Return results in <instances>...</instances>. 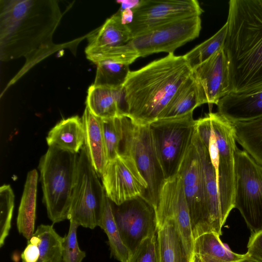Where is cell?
<instances>
[{
    "label": "cell",
    "mask_w": 262,
    "mask_h": 262,
    "mask_svg": "<svg viewBox=\"0 0 262 262\" xmlns=\"http://www.w3.org/2000/svg\"><path fill=\"white\" fill-rule=\"evenodd\" d=\"M132 39L128 27L122 23L118 10L88 36L89 43L85 51L86 57L90 60L106 50L123 46Z\"/></svg>",
    "instance_id": "obj_18"
},
{
    "label": "cell",
    "mask_w": 262,
    "mask_h": 262,
    "mask_svg": "<svg viewBox=\"0 0 262 262\" xmlns=\"http://www.w3.org/2000/svg\"><path fill=\"white\" fill-rule=\"evenodd\" d=\"M227 33L226 23L214 35L184 55L190 68L192 69L201 64L223 48Z\"/></svg>",
    "instance_id": "obj_31"
},
{
    "label": "cell",
    "mask_w": 262,
    "mask_h": 262,
    "mask_svg": "<svg viewBox=\"0 0 262 262\" xmlns=\"http://www.w3.org/2000/svg\"><path fill=\"white\" fill-rule=\"evenodd\" d=\"M94 85L112 89L123 88L130 73L129 64L111 59L103 60L97 63Z\"/></svg>",
    "instance_id": "obj_30"
},
{
    "label": "cell",
    "mask_w": 262,
    "mask_h": 262,
    "mask_svg": "<svg viewBox=\"0 0 262 262\" xmlns=\"http://www.w3.org/2000/svg\"><path fill=\"white\" fill-rule=\"evenodd\" d=\"M82 121L84 131V145L93 167L101 178L108 161L101 118L94 115L86 106Z\"/></svg>",
    "instance_id": "obj_20"
},
{
    "label": "cell",
    "mask_w": 262,
    "mask_h": 262,
    "mask_svg": "<svg viewBox=\"0 0 262 262\" xmlns=\"http://www.w3.org/2000/svg\"><path fill=\"white\" fill-rule=\"evenodd\" d=\"M78 156L68 219L79 226L93 229L99 226L106 194L84 145Z\"/></svg>",
    "instance_id": "obj_8"
},
{
    "label": "cell",
    "mask_w": 262,
    "mask_h": 262,
    "mask_svg": "<svg viewBox=\"0 0 262 262\" xmlns=\"http://www.w3.org/2000/svg\"><path fill=\"white\" fill-rule=\"evenodd\" d=\"M193 112L160 118L149 124L166 179L177 173L180 162L191 143L196 122L193 117Z\"/></svg>",
    "instance_id": "obj_9"
},
{
    "label": "cell",
    "mask_w": 262,
    "mask_h": 262,
    "mask_svg": "<svg viewBox=\"0 0 262 262\" xmlns=\"http://www.w3.org/2000/svg\"><path fill=\"white\" fill-rule=\"evenodd\" d=\"M127 262H160L158 233L144 239Z\"/></svg>",
    "instance_id": "obj_34"
},
{
    "label": "cell",
    "mask_w": 262,
    "mask_h": 262,
    "mask_svg": "<svg viewBox=\"0 0 262 262\" xmlns=\"http://www.w3.org/2000/svg\"><path fill=\"white\" fill-rule=\"evenodd\" d=\"M62 14L56 1H0V57L6 61L24 57V67L13 84L35 64L62 45L53 35Z\"/></svg>",
    "instance_id": "obj_1"
},
{
    "label": "cell",
    "mask_w": 262,
    "mask_h": 262,
    "mask_svg": "<svg viewBox=\"0 0 262 262\" xmlns=\"http://www.w3.org/2000/svg\"><path fill=\"white\" fill-rule=\"evenodd\" d=\"M160 262H192L179 229L172 219H167L158 228Z\"/></svg>",
    "instance_id": "obj_21"
},
{
    "label": "cell",
    "mask_w": 262,
    "mask_h": 262,
    "mask_svg": "<svg viewBox=\"0 0 262 262\" xmlns=\"http://www.w3.org/2000/svg\"><path fill=\"white\" fill-rule=\"evenodd\" d=\"M234 204L251 234L262 230V165L238 147L234 152Z\"/></svg>",
    "instance_id": "obj_10"
},
{
    "label": "cell",
    "mask_w": 262,
    "mask_h": 262,
    "mask_svg": "<svg viewBox=\"0 0 262 262\" xmlns=\"http://www.w3.org/2000/svg\"><path fill=\"white\" fill-rule=\"evenodd\" d=\"M122 89H112L92 85L88 91L86 106L94 115L100 118L123 115Z\"/></svg>",
    "instance_id": "obj_24"
},
{
    "label": "cell",
    "mask_w": 262,
    "mask_h": 262,
    "mask_svg": "<svg viewBox=\"0 0 262 262\" xmlns=\"http://www.w3.org/2000/svg\"><path fill=\"white\" fill-rule=\"evenodd\" d=\"M201 27L199 16L169 22L133 38L122 50L132 62L154 53L174 54L177 49L197 38Z\"/></svg>",
    "instance_id": "obj_7"
},
{
    "label": "cell",
    "mask_w": 262,
    "mask_h": 262,
    "mask_svg": "<svg viewBox=\"0 0 262 262\" xmlns=\"http://www.w3.org/2000/svg\"><path fill=\"white\" fill-rule=\"evenodd\" d=\"M192 141L200 160L209 231V232H214L221 235L222 227L229 213L222 203L215 171L208 151L195 129Z\"/></svg>",
    "instance_id": "obj_16"
},
{
    "label": "cell",
    "mask_w": 262,
    "mask_h": 262,
    "mask_svg": "<svg viewBox=\"0 0 262 262\" xmlns=\"http://www.w3.org/2000/svg\"><path fill=\"white\" fill-rule=\"evenodd\" d=\"M232 123L236 142L262 165V116L251 120Z\"/></svg>",
    "instance_id": "obj_27"
},
{
    "label": "cell",
    "mask_w": 262,
    "mask_h": 262,
    "mask_svg": "<svg viewBox=\"0 0 262 262\" xmlns=\"http://www.w3.org/2000/svg\"><path fill=\"white\" fill-rule=\"evenodd\" d=\"M106 195L120 205L137 198H144L147 184L129 156L120 154L108 161L101 178Z\"/></svg>",
    "instance_id": "obj_13"
},
{
    "label": "cell",
    "mask_w": 262,
    "mask_h": 262,
    "mask_svg": "<svg viewBox=\"0 0 262 262\" xmlns=\"http://www.w3.org/2000/svg\"><path fill=\"white\" fill-rule=\"evenodd\" d=\"M195 130L208 151L225 208H234V152L237 148L233 123L217 113L196 120Z\"/></svg>",
    "instance_id": "obj_4"
},
{
    "label": "cell",
    "mask_w": 262,
    "mask_h": 262,
    "mask_svg": "<svg viewBox=\"0 0 262 262\" xmlns=\"http://www.w3.org/2000/svg\"><path fill=\"white\" fill-rule=\"evenodd\" d=\"M216 105L217 113L232 123L251 120L262 116V91L247 95L230 93Z\"/></svg>",
    "instance_id": "obj_19"
},
{
    "label": "cell",
    "mask_w": 262,
    "mask_h": 262,
    "mask_svg": "<svg viewBox=\"0 0 262 262\" xmlns=\"http://www.w3.org/2000/svg\"><path fill=\"white\" fill-rule=\"evenodd\" d=\"M191 74L192 69L184 55L174 54L130 71L122 89L123 115L141 125L160 119L178 90Z\"/></svg>",
    "instance_id": "obj_3"
},
{
    "label": "cell",
    "mask_w": 262,
    "mask_h": 262,
    "mask_svg": "<svg viewBox=\"0 0 262 262\" xmlns=\"http://www.w3.org/2000/svg\"><path fill=\"white\" fill-rule=\"evenodd\" d=\"M247 249L249 256L262 262V230L251 234Z\"/></svg>",
    "instance_id": "obj_35"
},
{
    "label": "cell",
    "mask_w": 262,
    "mask_h": 262,
    "mask_svg": "<svg viewBox=\"0 0 262 262\" xmlns=\"http://www.w3.org/2000/svg\"><path fill=\"white\" fill-rule=\"evenodd\" d=\"M39 251L37 245L28 240L27 245L20 257L23 262H37Z\"/></svg>",
    "instance_id": "obj_37"
},
{
    "label": "cell",
    "mask_w": 262,
    "mask_h": 262,
    "mask_svg": "<svg viewBox=\"0 0 262 262\" xmlns=\"http://www.w3.org/2000/svg\"><path fill=\"white\" fill-rule=\"evenodd\" d=\"M203 11L196 0H141L133 9V18L127 27L133 38L169 22L200 16Z\"/></svg>",
    "instance_id": "obj_12"
},
{
    "label": "cell",
    "mask_w": 262,
    "mask_h": 262,
    "mask_svg": "<svg viewBox=\"0 0 262 262\" xmlns=\"http://www.w3.org/2000/svg\"><path fill=\"white\" fill-rule=\"evenodd\" d=\"M122 116L111 118H101L108 161L114 159L120 154L123 135Z\"/></svg>",
    "instance_id": "obj_32"
},
{
    "label": "cell",
    "mask_w": 262,
    "mask_h": 262,
    "mask_svg": "<svg viewBox=\"0 0 262 262\" xmlns=\"http://www.w3.org/2000/svg\"><path fill=\"white\" fill-rule=\"evenodd\" d=\"M192 262H200L196 257H193Z\"/></svg>",
    "instance_id": "obj_43"
},
{
    "label": "cell",
    "mask_w": 262,
    "mask_h": 262,
    "mask_svg": "<svg viewBox=\"0 0 262 262\" xmlns=\"http://www.w3.org/2000/svg\"><path fill=\"white\" fill-rule=\"evenodd\" d=\"M86 256V253L79 247L73 249H62L61 262H82Z\"/></svg>",
    "instance_id": "obj_38"
},
{
    "label": "cell",
    "mask_w": 262,
    "mask_h": 262,
    "mask_svg": "<svg viewBox=\"0 0 262 262\" xmlns=\"http://www.w3.org/2000/svg\"><path fill=\"white\" fill-rule=\"evenodd\" d=\"M63 239L52 225L41 224L29 240L35 243L38 248L37 262H61Z\"/></svg>",
    "instance_id": "obj_28"
},
{
    "label": "cell",
    "mask_w": 262,
    "mask_h": 262,
    "mask_svg": "<svg viewBox=\"0 0 262 262\" xmlns=\"http://www.w3.org/2000/svg\"><path fill=\"white\" fill-rule=\"evenodd\" d=\"M14 194L10 185L0 188V247L5 244L11 227Z\"/></svg>",
    "instance_id": "obj_33"
},
{
    "label": "cell",
    "mask_w": 262,
    "mask_h": 262,
    "mask_svg": "<svg viewBox=\"0 0 262 262\" xmlns=\"http://www.w3.org/2000/svg\"><path fill=\"white\" fill-rule=\"evenodd\" d=\"M99 226L106 233L112 254L120 262H127L132 254L121 238L116 223L111 201L105 195Z\"/></svg>",
    "instance_id": "obj_29"
},
{
    "label": "cell",
    "mask_w": 262,
    "mask_h": 262,
    "mask_svg": "<svg viewBox=\"0 0 262 262\" xmlns=\"http://www.w3.org/2000/svg\"><path fill=\"white\" fill-rule=\"evenodd\" d=\"M13 257L15 259V261L16 262H19V257L17 256V255L15 256V257L13 256Z\"/></svg>",
    "instance_id": "obj_42"
},
{
    "label": "cell",
    "mask_w": 262,
    "mask_h": 262,
    "mask_svg": "<svg viewBox=\"0 0 262 262\" xmlns=\"http://www.w3.org/2000/svg\"><path fill=\"white\" fill-rule=\"evenodd\" d=\"M140 1L139 0H129V1H118V3L120 4V7L119 10L122 11L126 9H133L137 6Z\"/></svg>",
    "instance_id": "obj_39"
},
{
    "label": "cell",
    "mask_w": 262,
    "mask_h": 262,
    "mask_svg": "<svg viewBox=\"0 0 262 262\" xmlns=\"http://www.w3.org/2000/svg\"><path fill=\"white\" fill-rule=\"evenodd\" d=\"M226 23L230 93L262 91V0L230 1Z\"/></svg>",
    "instance_id": "obj_2"
},
{
    "label": "cell",
    "mask_w": 262,
    "mask_h": 262,
    "mask_svg": "<svg viewBox=\"0 0 262 262\" xmlns=\"http://www.w3.org/2000/svg\"><path fill=\"white\" fill-rule=\"evenodd\" d=\"M248 254V253H247ZM239 262H261L257 259H256L253 257H251L248 255L247 257L241 260Z\"/></svg>",
    "instance_id": "obj_41"
},
{
    "label": "cell",
    "mask_w": 262,
    "mask_h": 262,
    "mask_svg": "<svg viewBox=\"0 0 262 262\" xmlns=\"http://www.w3.org/2000/svg\"><path fill=\"white\" fill-rule=\"evenodd\" d=\"M46 141L49 147L79 154L84 142L82 119L78 116L62 119L49 131Z\"/></svg>",
    "instance_id": "obj_22"
},
{
    "label": "cell",
    "mask_w": 262,
    "mask_h": 262,
    "mask_svg": "<svg viewBox=\"0 0 262 262\" xmlns=\"http://www.w3.org/2000/svg\"><path fill=\"white\" fill-rule=\"evenodd\" d=\"M37 179L36 169L28 173L17 217V230L28 240L34 233Z\"/></svg>",
    "instance_id": "obj_25"
},
{
    "label": "cell",
    "mask_w": 262,
    "mask_h": 262,
    "mask_svg": "<svg viewBox=\"0 0 262 262\" xmlns=\"http://www.w3.org/2000/svg\"><path fill=\"white\" fill-rule=\"evenodd\" d=\"M158 228L167 219H173L189 252L193 255V237L189 210L181 176L176 173L165 179L155 208Z\"/></svg>",
    "instance_id": "obj_15"
},
{
    "label": "cell",
    "mask_w": 262,
    "mask_h": 262,
    "mask_svg": "<svg viewBox=\"0 0 262 262\" xmlns=\"http://www.w3.org/2000/svg\"><path fill=\"white\" fill-rule=\"evenodd\" d=\"M78 157V154L52 146L40 159L43 203L53 224L68 219Z\"/></svg>",
    "instance_id": "obj_5"
},
{
    "label": "cell",
    "mask_w": 262,
    "mask_h": 262,
    "mask_svg": "<svg viewBox=\"0 0 262 262\" xmlns=\"http://www.w3.org/2000/svg\"><path fill=\"white\" fill-rule=\"evenodd\" d=\"M177 173L182 179L195 239L209 231L200 160L192 141L185 152Z\"/></svg>",
    "instance_id": "obj_14"
},
{
    "label": "cell",
    "mask_w": 262,
    "mask_h": 262,
    "mask_svg": "<svg viewBox=\"0 0 262 262\" xmlns=\"http://www.w3.org/2000/svg\"><path fill=\"white\" fill-rule=\"evenodd\" d=\"M192 74L200 88L204 104L216 105L230 93L228 62L223 48L193 68Z\"/></svg>",
    "instance_id": "obj_17"
},
{
    "label": "cell",
    "mask_w": 262,
    "mask_h": 262,
    "mask_svg": "<svg viewBox=\"0 0 262 262\" xmlns=\"http://www.w3.org/2000/svg\"><path fill=\"white\" fill-rule=\"evenodd\" d=\"M70 223L68 233L63 237L62 249H73L79 247L77 237V230L79 225L71 220L70 221Z\"/></svg>",
    "instance_id": "obj_36"
},
{
    "label": "cell",
    "mask_w": 262,
    "mask_h": 262,
    "mask_svg": "<svg viewBox=\"0 0 262 262\" xmlns=\"http://www.w3.org/2000/svg\"><path fill=\"white\" fill-rule=\"evenodd\" d=\"M214 232L202 234L194 241L193 256L200 262H239L248 256L247 253L232 251Z\"/></svg>",
    "instance_id": "obj_23"
},
{
    "label": "cell",
    "mask_w": 262,
    "mask_h": 262,
    "mask_svg": "<svg viewBox=\"0 0 262 262\" xmlns=\"http://www.w3.org/2000/svg\"><path fill=\"white\" fill-rule=\"evenodd\" d=\"M112 206L122 241L132 254L144 239L157 233L155 208L142 197L120 205L112 202Z\"/></svg>",
    "instance_id": "obj_11"
},
{
    "label": "cell",
    "mask_w": 262,
    "mask_h": 262,
    "mask_svg": "<svg viewBox=\"0 0 262 262\" xmlns=\"http://www.w3.org/2000/svg\"><path fill=\"white\" fill-rule=\"evenodd\" d=\"M118 10L120 12L122 23L127 26L131 23L134 16L133 9Z\"/></svg>",
    "instance_id": "obj_40"
},
{
    "label": "cell",
    "mask_w": 262,
    "mask_h": 262,
    "mask_svg": "<svg viewBox=\"0 0 262 262\" xmlns=\"http://www.w3.org/2000/svg\"><path fill=\"white\" fill-rule=\"evenodd\" d=\"M202 104L200 88L191 74L178 90L161 118L183 115Z\"/></svg>",
    "instance_id": "obj_26"
},
{
    "label": "cell",
    "mask_w": 262,
    "mask_h": 262,
    "mask_svg": "<svg viewBox=\"0 0 262 262\" xmlns=\"http://www.w3.org/2000/svg\"><path fill=\"white\" fill-rule=\"evenodd\" d=\"M123 139L120 154L130 156L148 187L144 199L156 208L165 177L155 149L149 124L134 122L122 116Z\"/></svg>",
    "instance_id": "obj_6"
}]
</instances>
